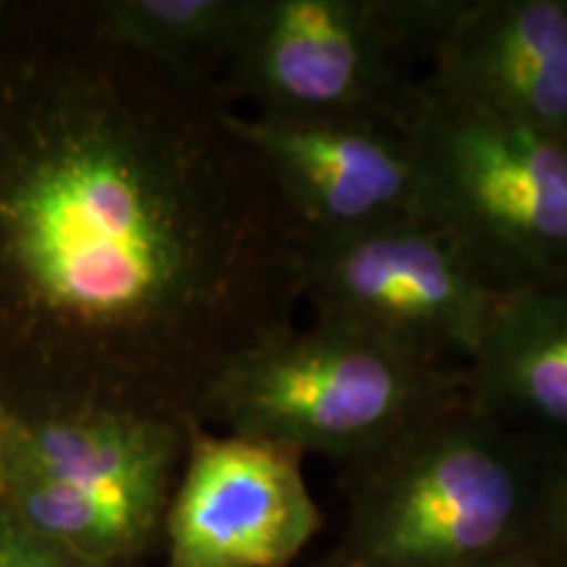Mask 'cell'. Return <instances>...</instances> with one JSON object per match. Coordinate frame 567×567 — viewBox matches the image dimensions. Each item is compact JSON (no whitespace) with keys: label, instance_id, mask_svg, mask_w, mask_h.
<instances>
[{"label":"cell","instance_id":"ba28073f","mask_svg":"<svg viewBox=\"0 0 567 567\" xmlns=\"http://www.w3.org/2000/svg\"><path fill=\"white\" fill-rule=\"evenodd\" d=\"M231 124L305 234L417 218L421 179L408 132L354 122H289L237 109Z\"/></svg>","mask_w":567,"mask_h":567},{"label":"cell","instance_id":"2e32d148","mask_svg":"<svg viewBox=\"0 0 567 567\" xmlns=\"http://www.w3.org/2000/svg\"><path fill=\"white\" fill-rule=\"evenodd\" d=\"M126 567H140V565H126Z\"/></svg>","mask_w":567,"mask_h":567},{"label":"cell","instance_id":"30bf717a","mask_svg":"<svg viewBox=\"0 0 567 567\" xmlns=\"http://www.w3.org/2000/svg\"><path fill=\"white\" fill-rule=\"evenodd\" d=\"M187 425L111 410L19 417L0 408V463L166 517Z\"/></svg>","mask_w":567,"mask_h":567},{"label":"cell","instance_id":"7a4b0ae2","mask_svg":"<svg viewBox=\"0 0 567 567\" xmlns=\"http://www.w3.org/2000/svg\"><path fill=\"white\" fill-rule=\"evenodd\" d=\"M551 446L467 400L342 467L344 523L313 567H476L542 538Z\"/></svg>","mask_w":567,"mask_h":567},{"label":"cell","instance_id":"277c9868","mask_svg":"<svg viewBox=\"0 0 567 567\" xmlns=\"http://www.w3.org/2000/svg\"><path fill=\"white\" fill-rule=\"evenodd\" d=\"M417 218L496 292L567 279V140L431 87L410 122Z\"/></svg>","mask_w":567,"mask_h":567},{"label":"cell","instance_id":"9a60e30c","mask_svg":"<svg viewBox=\"0 0 567 567\" xmlns=\"http://www.w3.org/2000/svg\"><path fill=\"white\" fill-rule=\"evenodd\" d=\"M476 567H559L555 555H551L547 542L544 538H536V542L526 544V547L509 551V555H502L496 559H488L484 565Z\"/></svg>","mask_w":567,"mask_h":567},{"label":"cell","instance_id":"8fae6325","mask_svg":"<svg viewBox=\"0 0 567 567\" xmlns=\"http://www.w3.org/2000/svg\"><path fill=\"white\" fill-rule=\"evenodd\" d=\"M465 381L478 410L567 450V279L499 295Z\"/></svg>","mask_w":567,"mask_h":567},{"label":"cell","instance_id":"8992f818","mask_svg":"<svg viewBox=\"0 0 567 567\" xmlns=\"http://www.w3.org/2000/svg\"><path fill=\"white\" fill-rule=\"evenodd\" d=\"M499 295L423 218L305 237L302 305L313 321L429 363L467 368Z\"/></svg>","mask_w":567,"mask_h":567},{"label":"cell","instance_id":"52a82bcc","mask_svg":"<svg viewBox=\"0 0 567 567\" xmlns=\"http://www.w3.org/2000/svg\"><path fill=\"white\" fill-rule=\"evenodd\" d=\"M289 446L187 425L161 547L163 567H292L323 528Z\"/></svg>","mask_w":567,"mask_h":567},{"label":"cell","instance_id":"3957f363","mask_svg":"<svg viewBox=\"0 0 567 567\" xmlns=\"http://www.w3.org/2000/svg\"><path fill=\"white\" fill-rule=\"evenodd\" d=\"M465 368L337 326H295L226 368L197 423L350 467L465 394Z\"/></svg>","mask_w":567,"mask_h":567},{"label":"cell","instance_id":"9c48e42d","mask_svg":"<svg viewBox=\"0 0 567 567\" xmlns=\"http://www.w3.org/2000/svg\"><path fill=\"white\" fill-rule=\"evenodd\" d=\"M423 80L567 140V0H467Z\"/></svg>","mask_w":567,"mask_h":567},{"label":"cell","instance_id":"5b68a950","mask_svg":"<svg viewBox=\"0 0 567 567\" xmlns=\"http://www.w3.org/2000/svg\"><path fill=\"white\" fill-rule=\"evenodd\" d=\"M421 63L396 0H258L218 92L255 116L408 132Z\"/></svg>","mask_w":567,"mask_h":567},{"label":"cell","instance_id":"4fadbf2b","mask_svg":"<svg viewBox=\"0 0 567 567\" xmlns=\"http://www.w3.org/2000/svg\"><path fill=\"white\" fill-rule=\"evenodd\" d=\"M0 567H105L34 536L0 509ZM126 567V565H124Z\"/></svg>","mask_w":567,"mask_h":567},{"label":"cell","instance_id":"7c38bea8","mask_svg":"<svg viewBox=\"0 0 567 567\" xmlns=\"http://www.w3.org/2000/svg\"><path fill=\"white\" fill-rule=\"evenodd\" d=\"M90 6L111 40L218 90L258 0H90Z\"/></svg>","mask_w":567,"mask_h":567},{"label":"cell","instance_id":"5bb4252c","mask_svg":"<svg viewBox=\"0 0 567 567\" xmlns=\"http://www.w3.org/2000/svg\"><path fill=\"white\" fill-rule=\"evenodd\" d=\"M542 538L547 542L559 567H567V450L551 446L544 486Z\"/></svg>","mask_w":567,"mask_h":567},{"label":"cell","instance_id":"6da1fadb","mask_svg":"<svg viewBox=\"0 0 567 567\" xmlns=\"http://www.w3.org/2000/svg\"><path fill=\"white\" fill-rule=\"evenodd\" d=\"M221 92L111 40L90 0L0 3V408L197 423L292 331L305 229Z\"/></svg>","mask_w":567,"mask_h":567}]
</instances>
